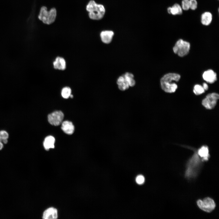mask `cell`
<instances>
[{
  "instance_id": "1",
  "label": "cell",
  "mask_w": 219,
  "mask_h": 219,
  "mask_svg": "<svg viewBox=\"0 0 219 219\" xmlns=\"http://www.w3.org/2000/svg\"><path fill=\"white\" fill-rule=\"evenodd\" d=\"M180 75L175 73H170L164 75L160 80L162 89L168 93L175 92L177 88V85L175 82L179 81Z\"/></svg>"
},
{
  "instance_id": "2",
  "label": "cell",
  "mask_w": 219,
  "mask_h": 219,
  "mask_svg": "<svg viewBox=\"0 0 219 219\" xmlns=\"http://www.w3.org/2000/svg\"><path fill=\"white\" fill-rule=\"evenodd\" d=\"M86 11L89 12V18L93 20H99L104 16L105 12L103 5L98 4L93 0H90L86 7Z\"/></svg>"
},
{
  "instance_id": "3",
  "label": "cell",
  "mask_w": 219,
  "mask_h": 219,
  "mask_svg": "<svg viewBox=\"0 0 219 219\" xmlns=\"http://www.w3.org/2000/svg\"><path fill=\"white\" fill-rule=\"evenodd\" d=\"M57 15V10L55 8H52L48 11L47 8L43 6L40 8L38 18L43 23L50 25L55 21Z\"/></svg>"
},
{
  "instance_id": "4",
  "label": "cell",
  "mask_w": 219,
  "mask_h": 219,
  "mask_svg": "<svg viewBox=\"0 0 219 219\" xmlns=\"http://www.w3.org/2000/svg\"><path fill=\"white\" fill-rule=\"evenodd\" d=\"M190 43L182 39L179 40L173 47L174 52L180 57H183L188 54L190 49Z\"/></svg>"
},
{
  "instance_id": "5",
  "label": "cell",
  "mask_w": 219,
  "mask_h": 219,
  "mask_svg": "<svg viewBox=\"0 0 219 219\" xmlns=\"http://www.w3.org/2000/svg\"><path fill=\"white\" fill-rule=\"evenodd\" d=\"M219 98V95L216 93H209L203 100L202 104L207 109H212L216 105Z\"/></svg>"
},
{
  "instance_id": "6",
  "label": "cell",
  "mask_w": 219,
  "mask_h": 219,
  "mask_svg": "<svg viewBox=\"0 0 219 219\" xmlns=\"http://www.w3.org/2000/svg\"><path fill=\"white\" fill-rule=\"evenodd\" d=\"M197 203L200 209L207 212H211L215 207V204L214 201L209 197L205 198L203 200H199Z\"/></svg>"
},
{
  "instance_id": "7",
  "label": "cell",
  "mask_w": 219,
  "mask_h": 219,
  "mask_svg": "<svg viewBox=\"0 0 219 219\" xmlns=\"http://www.w3.org/2000/svg\"><path fill=\"white\" fill-rule=\"evenodd\" d=\"M64 117V115L61 111H56L48 115V121L52 125L58 126L62 123Z\"/></svg>"
},
{
  "instance_id": "8",
  "label": "cell",
  "mask_w": 219,
  "mask_h": 219,
  "mask_svg": "<svg viewBox=\"0 0 219 219\" xmlns=\"http://www.w3.org/2000/svg\"><path fill=\"white\" fill-rule=\"evenodd\" d=\"M203 78L206 82L212 84L216 81L217 74L213 70L209 69L204 72L203 74Z\"/></svg>"
},
{
  "instance_id": "9",
  "label": "cell",
  "mask_w": 219,
  "mask_h": 219,
  "mask_svg": "<svg viewBox=\"0 0 219 219\" xmlns=\"http://www.w3.org/2000/svg\"><path fill=\"white\" fill-rule=\"evenodd\" d=\"M58 217L57 209L53 207H50L45 210L43 213V218L44 219H57Z\"/></svg>"
},
{
  "instance_id": "10",
  "label": "cell",
  "mask_w": 219,
  "mask_h": 219,
  "mask_svg": "<svg viewBox=\"0 0 219 219\" xmlns=\"http://www.w3.org/2000/svg\"><path fill=\"white\" fill-rule=\"evenodd\" d=\"M113 35V32L110 30L103 31L101 32L100 34L102 41L106 44L109 43L111 42Z\"/></svg>"
},
{
  "instance_id": "11",
  "label": "cell",
  "mask_w": 219,
  "mask_h": 219,
  "mask_svg": "<svg viewBox=\"0 0 219 219\" xmlns=\"http://www.w3.org/2000/svg\"><path fill=\"white\" fill-rule=\"evenodd\" d=\"M61 128L66 134H72L74 131V126L72 123L68 121H65L62 123Z\"/></svg>"
},
{
  "instance_id": "12",
  "label": "cell",
  "mask_w": 219,
  "mask_h": 219,
  "mask_svg": "<svg viewBox=\"0 0 219 219\" xmlns=\"http://www.w3.org/2000/svg\"><path fill=\"white\" fill-rule=\"evenodd\" d=\"M168 12L173 15H180L182 14V9L178 4L175 3L172 7H169L167 9Z\"/></svg>"
},
{
  "instance_id": "13",
  "label": "cell",
  "mask_w": 219,
  "mask_h": 219,
  "mask_svg": "<svg viewBox=\"0 0 219 219\" xmlns=\"http://www.w3.org/2000/svg\"><path fill=\"white\" fill-rule=\"evenodd\" d=\"M212 20V15L210 12H205L201 15V22L203 25H209L211 23Z\"/></svg>"
},
{
  "instance_id": "14",
  "label": "cell",
  "mask_w": 219,
  "mask_h": 219,
  "mask_svg": "<svg viewBox=\"0 0 219 219\" xmlns=\"http://www.w3.org/2000/svg\"><path fill=\"white\" fill-rule=\"evenodd\" d=\"M53 65L54 68L63 70L66 68V62L63 58L57 57L54 62Z\"/></svg>"
},
{
  "instance_id": "15",
  "label": "cell",
  "mask_w": 219,
  "mask_h": 219,
  "mask_svg": "<svg viewBox=\"0 0 219 219\" xmlns=\"http://www.w3.org/2000/svg\"><path fill=\"white\" fill-rule=\"evenodd\" d=\"M55 141V138L52 136H49L45 138L43 143L45 149L48 150L50 148H54Z\"/></svg>"
},
{
  "instance_id": "16",
  "label": "cell",
  "mask_w": 219,
  "mask_h": 219,
  "mask_svg": "<svg viewBox=\"0 0 219 219\" xmlns=\"http://www.w3.org/2000/svg\"><path fill=\"white\" fill-rule=\"evenodd\" d=\"M117 83L118 85L119 89L122 91H124L127 89L130 86L123 75L118 78Z\"/></svg>"
},
{
  "instance_id": "17",
  "label": "cell",
  "mask_w": 219,
  "mask_h": 219,
  "mask_svg": "<svg viewBox=\"0 0 219 219\" xmlns=\"http://www.w3.org/2000/svg\"><path fill=\"white\" fill-rule=\"evenodd\" d=\"M198 154L205 160H207L209 156V150L207 146H203L198 150Z\"/></svg>"
},
{
  "instance_id": "18",
  "label": "cell",
  "mask_w": 219,
  "mask_h": 219,
  "mask_svg": "<svg viewBox=\"0 0 219 219\" xmlns=\"http://www.w3.org/2000/svg\"><path fill=\"white\" fill-rule=\"evenodd\" d=\"M123 75L128 83L130 86L133 87L134 85L135 82L134 79V75L132 74L127 72Z\"/></svg>"
},
{
  "instance_id": "19",
  "label": "cell",
  "mask_w": 219,
  "mask_h": 219,
  "mask_svg": "<svg viewBox=\"0 0 219 219\" xmlns=\"http://www.w3.org/2000/svg\"><path fill=\"white\" fill-rule=\"evenodd\" d=\"M9 136V133L6 130H0V141L4 144L7 143Z\"/></svg>"
},
{
  "instance_id": "20",
  "label": "cell",
  "mask_w": 219,
  "mask_h": 219,
  "mask_svg": "<svg viewBox=\"0 0 219 219\" xmlns=\"http://www.w3.org/2000/svg\"><path fill=\"white\" fill-rule=\"evenodd\" d=\"M205 90L203 87L200 85L196 84L194 86L193 92L196 95H199L205 92Z\"/></svg>"
},
{
  "instance_id": "21",
  "label": "cell",
  "mask_w": 219,
  "mask_h": 219,
  "mask_svg": "<svg viewBox=\"0 0 219 219\" xmlns=\"http://www.w3.org/2000/svg\"><path fill=\"white\" fill-rule=\"evenodd\" d=\"M71 90L69 87L64 88L61 91V94L62 97L65 99H68L71 95Z\"/></svg>"
},
{
  "instance_id": "22",
  "label": "cell",
  "mask_w": 219,
  "mask_h": 219,
  "mask_svg": "<svg viewBox=\"0 0 219 219\" xmlns=\"http://www.w3.org/2000/svg\"><path fill=\"white\" fill-rule=\"evenodd\" d=\"M181 6L182 10L185 11L188 10L190 9L189 0H182Z\"/></svg>"
},
{
  "instance_id": "23",
  "label": "cell",
  "mask_w": 219,
  "mask_h": 219,
  "mask_svg": "<svg viewBox=\"0 0 219 219\" xmlns=\"http://www.w3.org/2000/svg\"><path fill=\"white\" fill-rule=\"evenodd\" d=\"M189 8L192 10H195L197 7V2L196 0H189Z\"/></svg>"
},
{
  "instance_id": "24",
  "label": "cell",
  "mask_w": 219,
  "mask_h": 219,
  "mask_svg": "<svg viewBox=\"0 0 219 219\" xmlns=\"http://www.w3.org/2000/svg\"><path fill=\"white\" fill-rule=\"evenodd\" d=\"M144 178L143 176L140 175L137 176L136 179V181L139 184H143L144 181Z\"/></svg>"
},
{
  "instance_id": "25",
  "label": "cell",
  "mask_w": 219,
  "mask_h": 219,
  "mask_svg": "<svg viewBox=\"0 0 219 219\" xmlns=\"http://www.w3.org/2000/svg\"><path fill=\"white\" fill-rule=\"evenodd\" d=\"M203 87L205 91L207 90L208 89V86L207 84L206 83H203Z\"/></svg>"
},
{
  "instance_id": "26",
  "label": "cell",
  "mask_w": 219,
  "mask_h": 219,
  "mask_svg": "<svg viewBox=\"0 0 219 219\" xmlns=\"http://www.w3.org/2000/svg\"><path fill=\"white\" fill-rule=\"evenodd\" d=\"M4 146V144L2 142L0 141V150H1L3 148Z\"/></svg>"
},
{
  "instance_id": "27",
  "label": "cell",
  "mask_w": 219,
  "mask_h": 219,
  "mask_svg": "<svg viewBox=\"0 0 219 219\" xmlns=\"http://www.w3.org/2000/svg\"><path fill=\"white\" fill-rule=\"evenodd\" d=\"M70 97L71 98H72L73 97V96L71 94Z\"/></svg>"
}]
</instances>
